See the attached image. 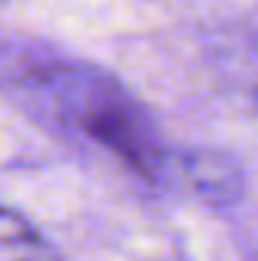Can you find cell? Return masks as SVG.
Masks as SVG:
<instances>
[{
	"instance_id": "7a4b0ae2",
	"label": "cell",
	"mask_w": 258,
	"mask_h": 261,
	"mask_svg": "<svg viewBox=\"0 0 258 261\" xmlns=\"http://www.w3.org/2000/svg\"><path fill=\"white\" fill-rule=\"evenodd\" d=\"M0 261H63V255L27 215L0 205Z\"/></svg>"
},
{
	"instance_id": "6da1fadb",
	"label": "cell",
	"mask_w": 258,
	"mask_h": 261,
	"mask_svg": "<svg viewBox=\"0 0 258 261\" xmlns=\"http://www.w3.org/2000/svg\"><path fill=\"white\" fill-rule=\"evenodd\" d=\"M13 96L40 119L86 136L142 178H162L166 142L152 116L116 76L80 60H37L13 76Z\"/></svg>"
}]
</instances>
